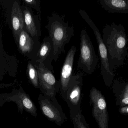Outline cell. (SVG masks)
<instances>
[{"instance_id":"obj_10","label":"cell","mask_w":128,"mask_h":128,"mask_svg":"<svg viewBox=\"0 0 128 128\" xmlns=\"http://www.w3.org/2000/svg\"><path fill=\"white\" fill-rule=\"evenodd\" d=\"M76 48L72 46L68 52L61 71L60 88L61 94L64 98L73 76L74 60L76 52Z\"/></svg>"},{"instance_id":"obj_12","label":"cell","mask_w":128,"mask_h":128,"mask_svg":"<svg viewBox=\"0 0 128 128\" xmlns=\"http://www.w3.org/2000/svg\"><path fill=\"white\" fill-rule=\"evenodd\" d=\"M16 58L7 53L4 49L2 33L0 26V78L7 73L15 74L18 71Z\"/></svg>"},{"instance_id":"obj_21","label":"cell","mask_w":128,"mask_h":128,"mask_svg":"<svg viewBox=\"0 0 128 128\" xmlns=\"http://www.w3.org/2000/svg\"><path fill=\"white\" fill-rule=\"evenodd\" d=\"M120 111L121 113H123V114L128 113V106L120 108Z\"/></svg>"},{"instance_id":"obj_11","label":"cell","mask_w":128,"mask_h":128,"mask_svg":"<svg viewBox=\"0 0 128 128\" xmlns=\"http://www.w3.org/2000/svg\"><path fill=\"white\" fill-rule=\"evenodd\" d=\"M24 16V29L36 40H40L41 35L40 15H35L32 9L26 5H21Z\"/></svg>"},{"instance_id":"obj_4","label":"cell","mask_w":128,"mask_h":128,"mask_svg":"<svg viewBox=\"0 0 128 128\" xmlns=\"http://www.w3.org/2000/svg\"><path fill=\"white\" fill-rule=\"evenodd\" d=\"M79 12L83 19L92 29L95 36L98 46L100 60L101 73L103 79L106 84L111 82L115 75L114 71H112L110 69L108 60L107 50L103 42L101 34L98 27L86 11L80 9Z\"/></svg>"},{"instance_id":"obj_18","label":"cell","mask_w":128,"mask_h":128,"mask_svg":"<svg viewBox=\"0 0 128 128\" xmlns=\"http://www.w3.org/2000/svg\"><path fill=\"white\" fill-rule=\"evenodd\" d=\"M70 118L74 128H89L85 117L82 113H78Z\"/></svg>"},{"instance_id":"obj_15","label":"cell","mask_w":128,"mask_h":128,"mask_svg":"<svg viewBox=\"0 0 128 128\" xmlns=\"http://www.w3.org/2000/svg\"><path fill=\"white\" fill-rule=\"evenodd\" d=\"M8 98L10 100L15 101L22 112L24 109L34 117L37 116V109L35 104L24 91H20Z\"/></svg>"},{"instance_id":"obj_2","label":"cell","mask_w":128,"mask_h":128,"mask_svg":"<svg viewBox=\"0 0 128 128\" xmlns=\"http://www.w3.org/2000/svg\"><path fill=\"white\" fill-rule=\"evenodd\" d=\"M46 28L53 45L52 61H56L74 35V27L65 21L64 16L54 13L48 19Z\"/></svg>"},{"instance_id":"obj_20","label":"cell","mask_w":128,"mask_h":128,"mask_svg":"<svg viewBox=\"0 0 128 128\" xmlns=\"http://www.w3.org/2000/svg\"><path fill=\"white\" fill-rule=\"evenodd\" d=\"M121 104L122 105H128V84H126L124 88Z\"/></svg>"},{"instance_id":"obj_7","label":"cell","mask_w":128,"mask_h":128,"mask_svg":"<svg viewBox=\"0 0 128 128\" xmlns=\"http://www.w3.org/2000/svg\"><path fill=\"white\" fill-rule=\"evenodd\" d=\"M32 61L38 71L39 89L42 94L56 97L60 90V80L57 81L52 71L46 67L42 63Z\"/></svg>"},{"instance_id":"obj_5","label":"cell","mask_w":128,"mask_h":128,"mask_svg":"<svg viewBox=\"0 0 128 128\" xmlns=\"http://www.w3.org/2000/svg\"><path fill=\"white\" fill-rule=\"evenodd\" d=\"M83 75V73L73 75L63 98L69 107L70 118L81 113L80 105Z\"/></svg>"},{"instance_id":"obj_14","label":"cell","mask_w":128,"mask_h":128,"mask_svg":"<svg viewBox=\"0 0 128 128\" xmlns=\"http://www.w3.org/2000/svg\"><path fill=\"white\" fill-rule=\"evenodd\" d=\"M53 45L49 37L46 36L40 44L36 55L34 61L35 62L42 63L44 66L52 71H53V68L52 65V61Z\"/></svg>"},{"instance_id":"obj_6","label":"cell","mask_w":128,"mask_h":128,"mask_svg":"<svg viewBox=\"0 0 128 128\" xmlns=\"http://www.w3.org/2000/svg\"><path fill=\"white\" fill-rule=\"evenodd\" d=\"M40 108L42 113L51 121L61 126L67 119L62 107L56 97L40 94L38 98Z\"/></svg>"},{"instance_id":"obj_19","label":"cell","mask_w":128,"mask_h":128,"mask_svg":"<svg viewBox=\"0 0 128 128\" xmlns=\"http://www.w3.org/2000/svg\"><path fill=\"white\" fill-rule=\"evenodd\" d=\"M23 2L25 5L36 10L39 14L41 13L40 0H23Z\"/></svg>"},{"instance_id":"obj_9","label":"cell","mask_w":128,"mask_h":128,"mask_svg":"<svg viewBox=\"0 0 128 128\" xmlns=\"http://www.w3.org/2000/svg\"><path fill=\"white\" fill-rule=\"evenodd\" d=\"M16 43L22 55L30 61L34 60L40 46L39 40L33 38L24 29L20 34Z\"/></svg>"},{"instance_id":"obj_17","label":"cell","mask_w":128,"mask_h":128,"mask_svg":"<svg viewBox=\"0 0 128 128\" xmlns=\"http://www.w3.org/2000/svg\"><path fill=\"white\" fill-rule=\"evenodd\" d=\"M27 74L29 80L34 88L39 89L38 71L32 62L30 60L28 62Z\"/></svg>"},{"instance_id":"obj_16","label":"cell","mask_w":128,"mask_h":128,"mask_svg":"<svg viewBox=\"0 0 128 128\" xmlns=\"http://www.w3.org/2000/svg\"><path fill=\"white\" fill-rule=\"evenodd\" d=\"M106 11L112 13L128 14V0H99Z\"/></svg>"},{"instance_id":"obj_8","label":"cell","mask_w":128,"mask_h":128,"mask_svg":"<svg viewBox=\"0 0 128 128\" xmlns=\"http://www.w3.org/2000/svg\"><path fill=\"white\" fill-rule=\"evenodd\" d=\"M90 97L92 106V115L99 128H108V112L104 95L97 88L92 87L90 92Z\"/></svg>"},{"instance_id":"obj_13","label":"cell","mask_w":128,"mask_h":128,"mask_svg":"<svg viewBox=\"0 0 128 128\" xmlns=\"http://www.w3.org/2000/svg\"><path fill=\"white\" fill-rule=\"evenodd\" d=\"M10 18L13 35L16 43L20 34L24 29V16L19 1L15 0L13 1Z\"/></svg>"},{"instance_id":"obj_3","label":"cell","mask_w":128,"mask_h":128,"mask_svg":"<svg viewBox=\"0 0 128 128\" xmlns=\"http://www.w3.org/2000/svg\"><path fill=\"white\" fill-rule=\"evenodd\" d=\"M98 59L91 39L85 29L80 34V53L78 69H80L88 75L94 72L98 65Z\"/></svg>"},{"instance_id":"obj_1","label":"cell","mask_w":128,"mask_h":128,"mask_svg":"<svg viewBox=\"0 0 128 128\" xmlns=\"http://www.w3.org/2000/svg\"><path fill=\"white\" fill-rule=\"evenodd\" d=\"M102 39L108 53L110 69L122 66L128 56V38L124 26L112 23L102 30Z\"/></svg>"}]
</instances>
